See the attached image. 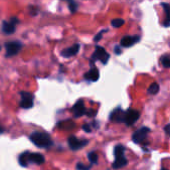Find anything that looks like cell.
I'll use <instances>...</instances> for the list:
<instances>
[{
    "label": "cell",
    "instance_id": "6da1fadb",
    "mask_svg": "<svg viewBox=\"0 0 170 170\" xmlns=\"http://www.w3.org/2000/svg\"><path fill=\"white\" fill-rule=\"evenodd\" d=\"M125 147L121 145V144H118L114 147V162L112 163V167L114 169H120L122 167H124L127 165V159L124 155L125 153Z\"/></svg>",
    "mask_w": 170,
    "mask_h": 170
},
{
    "label": "cell",
    "instance_id": "7a4b0ae2",
    "mask_svg": "<svg viewBox=\"0 0 170 170\" xmlns=\"http://www.w3.org/2000/svg\"><path fill=\"white\" fill-rule=\"evenodd\" d=\"M30 140L39 148H48L52 143L50 136L44 132H33L30 135Z\"/></svg>",
    "mask_w": 170,
    "mask_h": 170
},
{
    "label": "cell",
    "instance_id": "3957f363",
    "mask_svg": "<svg viewBox=\"0 0 170 170\" xmlns=\"http://www.w3.org/2000/svg\"><path fill=\"white\" fill-rule=\"evenodd\" d=\"M109 57L110 55L108 54L107 51L103 48V47H100V46H97L95 48V51L92 54V58H91V63H93L94 61L96 60H99L102 64H107L108 60H109Z\"/></svg>",
    "mask_w": 170,
    "mask_h": 170
},
{
    "label": "cell",
    "instance_id": "277c9868",
    "mask_svg": "<svg viewBox=\"0 0 170 170\" xmlns=\"http://www.w3.org/2000/svg\"><path fill=\"white\" fill-rule=\"evenodd\" d=\"M150 128L149 127H141L137 129L134 133L132 134V141L136 143V144H140L142 143L144 140H146V138L149 134V132H150Z\"/></svg>",
    "mask_w": 170,
    "mask_h": 170
},
{
    "label": "cell",
    "instance_id": "5b68a950",
    "mask_svg": "<svg viewBox=\"0 0 170 170\" xmlns=\"http://www.w3.org/2000/svg\"><path fill=\"white\" fill-rule=\"evenodd\" d=\"M22 45L18 41H10V42L5 43V49H6V57H11V56L16 55L19 53Z\"/></svg>",
    "mask_w": 170,
    "mask_h": 170
},
{
    "label": "cell",
    "instance_id": "8992f818",
    "mask_svg": "<svg viewBox=\"0 0 170 170\" xmlns=\"http://www.w3.org/2000/svg\"><path fill=\"white\" fill-rule=\"evenodd\" d=\"M140 117V112L135 109H128L127 111H125V119H124V123L127 126H131L139 119Z\"/></svg>",
    "mask_w": 170,
    "mask_h": 170
},
{
    "label": "cell",
    "instance_id": "52a82bcc",
    "mask_svg": "<svg viewBox=\"0 0 170 170\" xmlns=\"http://www.w3.org/2000/svg\"><path fill=\"white\" fill-rule=\"evenodd\" d=\"M68 144L72 150H78V149L86 146L88 144V140H79L75 136H70L68 138Z\"/></svg>",
    "mask_w": 170,
    "mask_h": 170
},
{
    "label": "cell",
    "instance_id": "ba28073f",
    "mask_svg": "<svg viewBox=\"0 0 170 170\" xmlns=\"http://www.w3.org/2000/svg\"><path fill=\"white\" fill-rule=\"evenodd\" d=\"M20 106L25 109L31 108L33 106V95L29 92H21V101Z\"/></svg>",
    "mask_w": 170,
    "mask_h": 170
},
{
    "label": "cell",
    "instance_id": "9c48e42d",
    "mask_svg": "<svg viewBox=\"0 0 170 170\" xmlns=\"http://www.w3.org/2000/svg\"><path fill=\"white\" fill-rule=\"evenodd\" d=\"M109 119L112 122H117V123H122L124 122L125 119V111H123L121 108H116L110 113Z\"/></svg>",
    "mask_w": 170,
    "mask_h": 170
},
{
    "label": "cell",
    "instance_id": "30bf717a",
    "mask_svg": "<svg viewBox=\"0 0 170 170\" xmlns=\"http://www.w3.org/2000/svg\"><path fill=\"white\" fill-rule=\"evenodd\" d=\"M140 40V36L139 35H133V36H124L120 40V45L122 47H131L132 45H134L139 42Z\"/></svg>",
    "mask_w": 170,
    "mask_h": 170
},
{
    "label": "cell",
    "instance_id": "8fae6325",
    "mask_svg": "<svg viewBox=\"0 0 170 170\" xmlns=\"http://www.w3.org/2000/svg\"><path fill=\"white\" fill-rule=\"evenodd\" d=\"M18 23V19L12 17L10 21H4L3 22V26L2 30L4 33L6 34H12L15 31V28H16V24Z\"/></svg>",
    "mask_w": 170,
    "mask_h": 170
},
{
    "label": "cell",
    "instance_id": "7c38bea8",
    "mask_svg": "<svg viewBox=\"0 0 170 170\" xmlns=\"http://www.w3.org/2000/svg\"><path fill=\"white\" fill-rule=\"evenodd\" d=\"M72 111H73V114L75 117H81L82 115H84L86 113V109L84 106V103L82 100H79L78 102H76V104L72 108Z\"/></svg>",
    "mask_w": 170,
    "mask_h": 170
},
{
    "label": "cell",
    "instance_id": "4fadbf2b",
    "mask_svg": "<svg viewBox=\"0 0 170 170\" xmlns=\"http://www.w3.org/2000/svg\"><path fill=\"white\" fill-rule=\"evenodd\" d=\"M79 49H80V45L77 43V44H74L73 46H71V47L63 50L62 52H61V54H62L63 57H72V56H74L78 53Z\"/></svg>",
    "mask_w": 170,
    "mask_h": 170
},
{
    "label": "cell",
    "instance_id": "5bb4252c",
    "mask_svg": "<svg viewBox=\"0 0 170 170\" xmlns=\"http://www.w3.org/2000/svg\"><path fill=\"white\" fill-rule=\"evenodd\" d=\"M84 78L86 80L90 81H97L99 79V70L97 67H92L87 73L84 75Z\"/></svg>",
    "mask_w": 170,
    "mask_h": 170
},
{
    "label": "cell",
    "instance_id": "9a60e30c",
    "mask_svg": "<svg viewBox=\"0 0 170 170\" xmlns=\"http://www.w3.org/2000/svg\"><path fill=\"white\" fill-rule=\"evenodd\" d=\"M29 158H30V162H33V163H35V164H38V165H41V164H43L44 161H45L44 156H43L41 153H30Z\"/></svg>",
    "mask_w": 170,
    "mask_h": 170
},
{
    "label": "cell",
    "instance_id": "2e32d148",
    "mask_svg": "<svg viewBox=\"0 0 170 170\" xmlns=\"http://www.w3.org/2000/svg\"><path fill=\"white\" fill-rule=\"evenodd\" d=\"M29 155H30V152H28V151L23 152L22 154H20L18 161H19V164H20V165H21L22 167H27L28 164L30 163Z\"/></svg>",
    "mask_w": 170,
    "mask_h": 170
},
{
    "label": "cell",
    "instance_id": "e0dca14e",
    "mask_svg": "<svg viewBox=\"0 0 170 170\" xmlns=\"http://www.w3.org/2000/svg\"><path fill=\"white\" fill-rule=\"evenodd\" d=\"M161 5L164 8V11H165V14H166V19L165 21L163 22V26L169 27L170 26V5L167 3H162Z\"/></svg>",
    "mask_w": 170,
    "mask_h": 170
},
{
    "label": "cell",
    "instance_id": "ac0fdd59",
    "mask_svg": "<svg viewBox=\"0 0 170 170\" xmlns=\"http://www.w3.org/2000/svg\"><path fill=\"white\" fill-rule=\"evenodd\" d=\"M158 91H159V84L156 83V82H153V83L149 86V88H148V93L151 94V95L157 94Z\"/></svg>",
    "mask_w": 170,
    "mask_h": 170
},
{
    "label": "cell",
    "instance_id": "d6986e66",
    "mask_svg": "<svg viewBox=\"0 0 170 170\" xmlns=\"http://www.w3.org/2000/svg\"><path fill=\"white\" fill-rule=\"evenodd\" d=\"M124 20L123 19H121V18H116V19H113L112 21H111V25L113 27H116V28H118V27H121L122 25H124Z\"/></svg>",
    "mask_w": 170,
    "mask_h": 170
},
{
    "label": "cell",
    "instance_id": "ffe728a7",
    "mask_svg": "<svg viewBox=\"0 0 170 170\" xmlns=\"http://www.w3.org/2000/svg\"><path fill=\"white\" fill-rule=\"evenodd\" d=\"M88 159L91 164H95L97 163V161H98V155H97V153L92 151L90 153H88Z\"/></svg>",
    "mask_w": 170,
    "mask_h": 170
},
{
    "label": "cell",
    "instance_id": "44dd1931",
    "mask_svg": "<svg viewBox=\"0 0 170 170\" xmlns=\"http://www.w3.org/2000/svg\"><path fill=\"white\" fill-rule=\"evenodd\" d=\"M66 1L68 2V6H69L70 11L72 13H74L77 10V3L74 1V0H66Z\"/></svg>",
    "mask_w": 170,
    "mask_h": 170
},
{
    "label": "cell",
    "instance_id": "7402d4cb",
    "mask_svg": "<svg viewBox=\"0 0 170 170\" xmlns=\"http://www.w3.org/2000/svg\"><path fill=\"white\" fill-rule=\"evenodd\" d=\"M161 63L163 65V67L170 68V57H168V56H163L161 58Z\"/></svg>",
    "mask_w": 170,
    "mask_h": 170
},
{
    "label": "cell",
    "instance_id": "603a6c76",
    "mask_svg": "<svg viewBox=\"0 0 170 170\" xmlns=\"http://www.w3.org/2000/svg\"><path fill=\"white\" fill-rule=\"evenodd\" d=\"M76 167L78 170H90V166H85L84 164L82 163H78Z\"/></svg>",
    "mask_w": 170,
    "mask_h": 170
},
{
    "label": "cell",
    "instance_id": "cb8c5ba5",
    "mask_svg": "<svg viewBox=\"0 0 170 170\" xmlns=\"http://www.w3.org/2000/svg\"><path fill=\"white\" fill-rule=\"evenodd\" d=\"M107 31V30H102V31H100L98 34H97L96 36H95V37H94V41H95V42H97V41H99L101 38H102V35H103V33H104V32H106Z\"/></svg>",
    "mask_w": 170,
    "mask_h": 170
},
{
    "label": "cell",
    "instance_id": "d4e9b609",
    "mask_svg": "<svg viewBox=\"0 0 170 170\" xmlns=\"http://www.w3.org/2000/svg\"><path fill=\"white\" fill-rule=\"evenodd\" d=\"M164 131H165L166 134L170 137V123L167 125H165V127H164Z\"/></svg>",
    "mask_w": 170,
    "mask_h": 170
},
{
    "label": "cell",
    "instance_id": "484cf974",
    "mask_svg": "<svg viewBox=\"0 0 170 170\" xmlns=\"http://www.w3.org/2000/svg\"><path fill=\"white\" fill-rule=\"evenodd\" d=\"M82 128H83V130L86 131V132H90L91 131V127L88 124H84L83 126H82Z\"/></svg>",
    "mask_w": 170,
    "mask_h": 170
},
{
    "label": "cell",
    "instance_id": "4316f807",
    "mask_svg": "<svg viewBox=\"0 0 170 170\" xmlns=\"http://www.w3.org/2000/svg\"><path fill=\"white\" fill-rule=\"evenodd\" d=\"M114 51H115V53H116V54H121V49H120L119 46H115Z\"/></svg>",
    "mask_w": 170,
    "mask_h": 170
},
{
    "label": "cell",
    "instance_id": "83f0119b",
    "mask_svg": "<svg viewBox=\"0 0 170 170\" xmlns=\"http://www.w3.org/2000/svg\"><path fill=\"white\" fill-rule=\"evenodd\" d=\"M3 131H4V130H3V128H2L1 126H0V134H1V133H3Z\"/></svg>",
    "mask_w": 170,
    "mask_h": 170
},
{
    "label": "cell",
    "instance_id": "f1b7e54d",
    "mask_svg": "<svg viewBox=\"0 0 170 170\" xmlns=\"http://www.w3.org/2000/svg\"><path fill=\"white\" fill-rule=\"evenodd\" d=\"M160 170H168V169H166V168H164V167H162V168H161Z\"/></svg>",
    "mask_w": 170,
    "mask_h": 170
},
{
    "label": "cell",
    "instance_id": "f546056e",
    "mask_svg": "<svg viewBox=\"0 0 170 170\" xmlns=\"http://www.w3.org/2000/svg\"><path fill=\"white\" fill-rule=\"evenodd\" d=\"M0 50H1V46H0Z\"/></svg>",
    "mask_w": 170,
    "mask_h": 170
}]
</instances>
